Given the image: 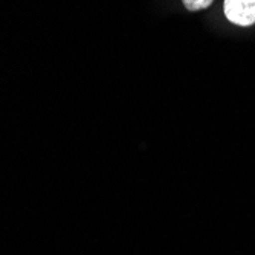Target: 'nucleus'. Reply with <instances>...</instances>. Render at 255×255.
Here are the masks:
<instances>
[{
    "label": "nucleus",
    "instance_id": "f257e3e1",
    "mask_svg": "<svg viewBox=\"0 0 255 255\" xmlns=\"http://www.w3.org/2000/svg\"><path fill=\"white\" fill-rule=\"evenodd\" d=\"M223 12L237 26H252L255 23V0H225Z\"/></svg>",
    "mask_w": 255,
    "mask_h": 255
},
{
    "label": "nucleus",
    "instance_id": "f03ea898",
    "mask_svg": "<svg viewBox=\"0 0 255 255\" xmlns=\"http://www.w3.org/2000/svg\"><path fill=\"white\" fill-rule=\"evenodd\" d=\"M182 2L188 11H200L210 6L213 3V0H182Z\"/></svg>",
    "mask_w": 255,
    "mask_h": 255
}]
</instances>
